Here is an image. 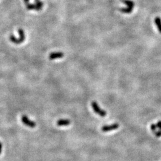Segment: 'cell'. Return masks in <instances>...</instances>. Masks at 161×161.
<instances>
[{
	"label": "cell",
	"mask_w": 161,
	"mask_h": 161,
	"mask_svg": "<svg viewBox=\"0 0 161 161\" xmlns=\"http://www.w3.org/2000/svg\"><path fill=\"white\" fill-rule=\"evenodd\" d=\"M18 33H19V37L18 38H16L15 36L13 35H11L9 37L10 40L15 44H20L25 40L26 36L24 30L20 28V29H18Z\"/></svg>",
	"instance_id": "1"
},
{
	"label": "cell",
	"mask_w": 161,
	"mask_h": 161,
	"mask_svg": "<svg viewBox=\"0 0 161 161\" xmlns=\"http://www.w3.org/2000/svg\"><path fill=\"white\" fill-rule=\"evenodd\" d=\"M91 106H92V108L93 109L94 112L97 113L98 115H99L101 117H106V114H107V112L105 110H103L99 106V104L97 102H93L91 103Z\"/></svg>",
	"instance_id": "2"
},
{
	"label": "cell",
	"mask_w": 161,
	"mask_h": 161,
	"mask_svg": "<svg viewBox=\"0 0 161 161\" xmlns=\"http://www.w3.org/2000/svg\"><path fill=\"white\" fill-rule=\"evenodd\" d=\"M21 120L22 123L24 124L25 125L27 126V127H29L30 128H35L36 125V123L34 121H32L30 120L29 118L26 115H23L22 117H21Z\"/></svg>",
	"instance_id": "3"
},
{
	"label": "cell",
	"mask_w": 161,
	"mask_h": 161,
	"mask_svg": "<svg viewBox=\"0 0 161 161\" xmlns=\"http://www.w3.org/2000/svg\"><path fill=\"white\" fill-rule=\"evenodd\" d=\"M119 127V125L118 123L113 124L112 125H104L102 128V131L103 132H109L111 131L115 130Z\"/></svg>",
	"instance_id": "4"
},
{
	"label": "cell",
	"mask_w": 161,
	"mask_h": 161,
	"mask_svg": "<svg viewBox=\"0 0 161 161\" xmlns=\"http://www.w3.org/2000/svg\"><path fill=\"white\" fill-rule=\"evenodd\" d=\"M64 56L63 53L62 52H53L50 54L49 59L50 60H55L57 59H61Z\"/></svg>",
	"instance_id": "5"
},
{
	"label": "cell",
	"mask_w": 161,
	"mask_h": 161,
	"mask_svg": "<svg viewBox=\"0 0 161 161\" xmlns=\"http://www.w3.org/2000/svg\"><path fill=\"white\" fill-rule=\"evenodd\" d=\"M71 124V121L68 119H60L57 121V125L59 127L68 126Z\"/></svg>",
	"instance_id": "6"
},
{
	"label": "cell",
	"mask_w": 161,
	"mask_h": 161,
	"mask_svg": "<svg viewBox=\"0 0 161 161\" xmlns=\"http://www.w3.org/2000/svg\"><path fill=\"white\" fill-rule=\"evenodd\" d=\"M26 9H27L28 10H36V11H40L39 10V8L37 5H36L35 3H29V4H26Z\"/></svg>",
	"instance_id": "7"
},
{
	"label": "cell",
	"mask_w": 161,
	"mask_h": 161,
	"mask_svg": "<svg viewBox=\"0 0 161 161\" xmlns=\"http://www.w3.org/2000/svg\"><path fill=\"white\" fill-rule=\"evenodd\" d=\"M155 23L157 28L159 32L161 34V19L159 17H156L155 19Z\"/></svg>",
	"instance_id": "8"
},
{
	"label": "cell",
	"mask_w": 161,
	"mask_h": 161,
	"mask_svg": "<svg viewBox=\"0 0 161 161\" xmlns=\"http://www.w3.org/2000/svg\"><path fill=\"white\" fill-rule=\"evenodd\" d=\"M122 1L125 5H127V7H128L133 9V7H134V6H135V3L133 1H130V0H122Z\"/></svg>",
	"instance_id": "9"
},
{
	"label": "cell",
	"mask_w": 161,
	"mask_h": 161,
	"mask_svg": "<svg viewBox=\"0 0 161 161\" xmlns=\"http://www.w3.org/2000/svg\"><path fill=\"white\" fill-rule=\"evenodd\" d=\"M119 10H120L122 13H131L133 10H132V8L127 7L126 8H121Z\"/></svg>",
	"instance_id": "10"
},
{
	"label": "cell",
	"mask_w": 161,
	"mask_h": 161,
	"mask_svg": "<svg viewBox=\"0 0 161 161\" xmlns=\"http://www.w3.org/2000/svg\"><path fill=\"white\" fill-rule=\"evenodd\" d=\"M150 129H151V130H152V132H155V131H157L156 125H155V124H152V125H150Z\"/></svg>",
	"instance_id": "11"
},
{
	"label": "cell",
	"mask_w": 161,
	"mask_h": 161,
	"mask_svg": "<svg viewBox=\"0 0 161 161\" xmlns=\"http://www.w3.org/2000/svg\"><path fill=\"white\" fill-rule=\"evenodd\" d=\"M154 134H155V135L157 137H161V130H157L156 131H155V132H154Z\"/></svg>",
	"instance_id": "12"
},
{
	"label": "cell",
	"mask_w": 161,
	"mask_h": 161,
	"mask_svg": "<svg viewBox=\"0 0 161 161\" xmlns=\"http://www.w3.org/2000/svg\"><path fill=\"white\" fill-rule=\"evenodd\" d=\"M156 127L159 130H161V121H159L156 124Z\"/></svg>",
	"instance_id": "13"
},
{
	"label": "cell",
	"mask_w": 161,
	"mask_h": 161,
	"mask_svg": "<svg viewBox=\"0 0 161 161\" xmlns=\"http://www.w3.org/2000/svg\"><path fill=\"white\" fill-rule=\"evenodd\" d=\"M2 148H3V145L1 142H0V155L1 154V152H2Z\"/></svg>",
	"instance_id": "14"
},
{
	"label": "cell",
	"mask_w": 161,
	"mask_h": 161,
	"mask_svg": "<svg viewBox=\"0 0 161 161\" xmlns=\"http://www.w3.org/2000/svg\"><path fill=\"white\" fill-rule=\"evenodd\" d=\"M24 3H25V4H29V3H30V0H24Z\"/></svg>",
	"instance_id": "15"
}]
</instances>
